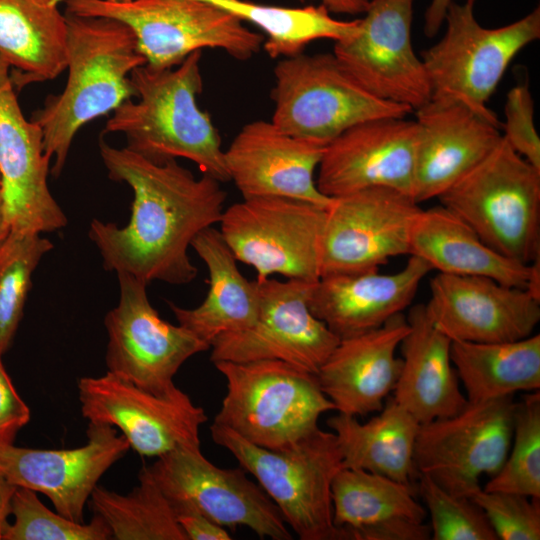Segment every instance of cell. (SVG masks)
<instances>
[{
	"instance_id": "6da1fadb",
	"label": "cell",
	"mask_w": 540,
	"mask_h": 540,
	"mask_svg": "<svg viewBox=\"0 0 540 540\" xmlns=\"http://www.w3.org/2000/svg\"><path fill=\"white\" fill-rule=\"evenodd\" d=\"M99 150L109 178L133 191L131 217L124 227L90 222L88 235L104 268L146 284L193 281L198 269L188 248L201 231L219 223L227 197L221 182L206 174L196 178L176 159L154 162L103 139Z\"/></svg>"
},
{
	"instance_id": "7a4b0ae2",
	"label": "cell",
	"mask_w": 540,
	"mask_h": 540,
	"mask_svg": "<svg viewBox=\"0 0 540 540\" xmlns=\"http://www.w3.org/2000/svg\"><path fill=\"white\" fill-rule=\"evenodd\" d=\"M64 15L67 82L31 117L42 130L45 153L53 159L50 171L56 177L79 129L136 97L130 74L146 64L125 23L110 17Z\"/></svg>"
},
{
	"instance_id": "3957f363",
	"label": "cell",
	"mask_w": 540,
	"mask_h": 540,
	"mask_svg": "<svg viewBox=\"0 0 540 540\" xmlns=\"http://www.w3.org/2000/svg\"><path fill=\"white\" fill-rule=\"evenodd\" d=\"M201 58L202 51H196L172 68L136 67L130 79L137 100L119 105L105 130L124 134L128 149L154 162L185 158L202 174L229 182L221 137L197 102L203 89Z\"/></svg>"
},
{
	"instance_id": "277c9868",
	"label": "cell",
	"mask_w": 540,
	"mask_h": 540,
	"mask_svg": "<svg viewBox=\"0 0 540 540\" xmlns=\"http://www.w3.org/2000/svg\"><path fill=\"white\" fill-rule=\"evenodd\" d=\"M212 440L252 474L300 540H340L331 488L343 468L336 435L318 427L282 449L259 447L213 422Z\"/></svg>"
},
{
	"instance_id": "5b68a950",
	"label": "cell",
	"mask_w": 540,
	"mask_h": 540,
	"mask_svg": "<svg viewBox=\"0 0 540 540\" xmlns=\"http://www.w3.org/2000/svg\"><path fill=\"white\" fill-rule=\"evenodd\" d=\"M438 199L500 254L523 264L540 257V170L503 137Z\"/></svg>"
},
{
	"instance_id": "8992f818",
	"label": "cell",
	"mask_w": 540,
	"mask_h": 540,
	"mask_svg": "<svg viewBox=\"0 0 540 540\" xmlns=\"http://www.w3.org/2000/svg\"><path fill=\"white\" fill-rule=\"evenodd\" d=\"M227 392L214 422L259 447L277 450L316 430L335 410L316 374L279 360L213 363Z\"/></svg>"
},
{
	"instance_id": "52a82bcc",
	"label": "cell",
	"mask_w": 540,
	"mask_h": 540,
	"mask_svg": "<svg viewBox=\"0 0 540 540\" xmlns=\"http://www.w3.org/2000/svg\"><path fill=\"white\" fill-rule=\"evenodd\" d=\"M65 12L125 23L146 65L155 69L175 67L205 48L246 61L265 40L238 18L203 0H66Z\"/></svg>"
},
{
	"instance_id": "ba28073f",
	"label": "cell",
	"mask_w": 540,
	"mask_h": 540,
	"mask_svg": "<svg viewBox=\"0 0 540 540\" xmlns=\"http://www.w3.org/2000/svg\"><path fill=\"white\" fill-rule=\"evenodd\" d=\"M473 4L453 1L444 17L442 38L421 53L431 98L457 101L501 126L487 102L509 64L540 38V7L507 25L488 28L476 19Z\"/></svg>"
},
{
	"instance_id": "9c48e42d",
	"label": "cell",
	"mask_w": 540,
	"mask_h": 540,
	"mask_svg": "<svg viewBox=\"0 0 540 540\" xmlns=\"http://www.w3.org/2000/svg\"><path fill=\"white\" fill-rule=\"evenodd\" d=\"M271 121L282 131L329 144L347 129L377 118H405L413 109L366 91L333 53L284 57L274 68Z\"/></svg>"
},
{
	"instance_id": "30bf717a",
	"label": "cell",
	"mask_w": 540,
	"mask_h": 540,
	"mask_svg": "<svg viewBox=\"0 0 540 540\" xmlns=\"http://www.w3.org/2000/svg\"><path fill=\"white\" fill-rule=\"evenodd\" d=\"M326 208L288 197L243 199L224 209L220 233L233 255L255 268L256 280L273 274L316 282Z\"/></svg>"
},
{
	"instance_id": "8fae6325",
	"label": "cell",
	"mask_w": 540,
	"mask_h": 540,
	"mask_svg": "<svg viewBox=\"0 0 540 540\" xmlns=\"http://www.w3.org/2000/svg\"><path fill=\"white\" fill-rule=\"evenodd\" d=\"M517 402L513 396L469 403L458 413L421 424L414 448L417 475L468 496L508 455Z\"/></svg>"
},
{
	"instance_id": "7c38bea8",
	"label": "cell",
	"mask_w": 540,
	"mask_h": 540,
	"mask_svg": "<svg viewBox=\"0 0 540 540\" xmlns=\"http://www.w3.org/2000/svg\"><path fill=\"white\" fill-rule=\"evenodd\" d=\"M120 296L105 316L107 371L157 395L174 392V376L210 345L181 325L162 319L149 301L145 282L117 273Z\"/></svg>"
},
{
	"instance_id": "4fadbf2b",
	"label": "cell",
	"mask_w": 540,
	"mask_h": 540,
	"mask_svg": "<svg viewBox=\"0 0 540 540\" xmlns=\"http://www.w3.org/2000/svg\"><path fill=\"white\" fill-rule=\"evenodd\" d=\"M256 282L259 311L255 322L214 339L210 360H279L316 374L340 339L309 309L315 282L270 277Z\"/></svg>"
},
{
	"instance_id": "5bb4252c",
	"label": "cell",
	"mask_w": 540,
	"mask_h": 540,
	"mask_svg": "<svg viewBox=\"0 0 540 540\" xmlns=\"http://www.w3.org/2000/svg\"><path fill=\"white\" fill-rule=\"evenodd\" d=\"M415 0H369L357 31L333 54L366 91L413 110L431 99L424 64L412 45Z\"/></svg>"
},
{
	"instance_id": "9a60e30c",
	"label": "cell",
	"mask_w": 540,
	"mask_h": 540,
	"mask_svg": "<svg viewBox=\"0 0 540 540\" xmlns=\"http://www.w3.org/2000/svg\"><path fill=\"white\" fill-rule=\"evenodd\" d=\"M149 469L171 502H186L226 529L244 526L260 539L293 538L279 508L245 469L216 466L200 446L178 447Z\"/></svg>"
},
{
	"instance_id": "2e32d148",
	"label": "cell",
	"mask_w": 540,
	"mask_h": 540,
	"mask_svg": "<svg viewBox=\"0 0 540 540\" xmlns=\"http://www.w3.org/2000/svg\"><path fill=\"white\" fill-rule=\"evenodd\" d=\"M421 209L411 196L384 187L333 198L326 209L320 277L378 270L392 257L409 255Z\"/></svg>"
},
{
	"instance_id": "e0dca14e",
	"label": "cell",
	"mask_w": 540,
	"mask_h": 540,
	"mask_svg": "<svg viewBox=\"0 0 540 540\" xmlns=\"http://www.w3.org/2000/svg\"><path fill=\"white\" fill-rule=\"evenodd\" d=\"M78 396L84 418L121 431L130 448L146 457L200 446V428L208 420L204 409L179 388L157 395L108 371L80 378Z\"/></svg>"
},
{
	"instance_id": "ac0fdd59",
	"label": "cell",
	"mask_w": 540,
	"mask_h": 540,
	"mask_svg": "<svg viewBox=\"0 0 540 540\" xmlns=\"http://www.w3.org/2000/svg\"><path fill=\"white\" fill-rule=\"evenodd\" d=\"M50 161L42 130L23 115L10 66L0 56V190L12 233L42 234L67 225L48 187Z\"/></svg>"
},
{
	"instance_id": "d6986e66",
	"label": "cell",
	"mask_w": 540,
	"mask_h": 540,
	"mask_svg": "<svg viewBox=\"0 0 540 540\" xmlns=\"http://www.w3.org/2000/svg\"><path fill=\"white\" fill-rule=\"evenodd\" d=\"M87 443L73 449L0 444V474L12 485L42 493L56 512L84 522V507L102 475L130 449L113 426L89 421Z\"/></svg>"
},
{
	"instance_id": "ffe728a7",
	"label": "cell",
	"mask_w": 540,
	"mask_h": 540,
	"mask_svg": "<svg viewBox=\"0 0 540 540\" xmlns=\"http://www.w3.org/2000/svg\"><path fill=\"white\" fill-rule=\"evenodd\" d=\"M417 137L415 120L405 118L352 126L326 145L316 179L319 191L335 198L384 187L412 197Z\"/></svg>"
},
{
	"instance_id": "44dd1931",
	"label": "cell",
	"mask_w": 540,
	"mask_h": 540,
	"mask_svg": "<svg viewBox=\"0 0 540 540\" xmlns=\"http://www.w3.org/2000/svg\"><path fill=\"white\" fill-rule=\"evenodd\" d=\"M433 324L452 341L509 342L533 334L540 299L488 277L439 273L425 304Z\"/></svg>"
},
{
	"instance_id": "7402d4cb",
	"label": "cell",
	"mask_w": 540,
	"mask_h": 540,
	"mask_svg": "<svg viewBox=\"0 0 540 540\" xmlns=\"http://www.w3.org/2000/svg\"><path fill=\"white\" fill-rule=\"evenodd\" d=\"M325 145L292 136L272 121L245 124L225 150L230 181L243 199L278 196L328 208L314 174Z\"/></svg>"
},
{
	"instance_id": "603a6c76",
	"label": "cell",
	"mask_w": 540,
	"mask_h": 540,
	"mask_svg": "<svg viewBox=\"0 0 540 540\" xmlns=\"http://www.w3.org/2000/svg\"><path fill=\"white\" fill-rule=\"evenodd\" d=\"M418 130L412 197L438 198L499 143L500 125L464 104L431 98L417 108Z\"/></svg>"
},
{
	"instance_id": "cb8c5ba5",
	"label": "cell",
	"mask_w": 540,
	"mask_h": 540,
	"mask_svg": "<svg viewBox=\"0 0 540 540\" xmlns=\"http://www.w3.org/2000/svg\"><path fill=\"white\" fill-rule=\"evenodd\" d=\"M409 256L406 265L392 274L368 270L320 277L310 290V311L339 339L382 326L410 305L432 270L421 258Z\"/></svg>"
},
{
	"instance_id": "d4e9b609",
	"label": "cell",
	"mask_w": 540,
	"mask_h": 540,
	"mask_svg": "<svg viewBox=\"0 0 540 540\" xmlns=\"http://www.w3.org/2000/svg\"><path fill=\"white\" fill-rule=\"evenodd\" d=\"M408 330L399 313L376 329L339 340L316 373L338 413L357 417L382 409L400 374L396 350Z\"/></svg>"
},
{
	"instance_id": "484cf974",
	"label": "cell",
	"mask_w": 540,
	"mask_h": 540,
	"mask_svg": "<svg viewBox=\"0 0 540 540\" xmlns=\"http://www.w3.org/2000/svg\"><path fill=\"white\" fill-rule=\"evenodd\" d=\"M409 255L439 273L488 277L540 299V257L523 264L500 254L441 204L421 209L411 231Z\"/></svg>"
},
{
	"instance_id": "4316f807",
	"label": "cell",
	"mask_w": 540,
	"mask_h": 540,
	"mask_svg": "<svg viewBox=\"0 0 540 540\" xmlns=\"http://www.w3.org/2000/svg\"><path fill=\"white\" fill-rule=\"evenodd\" d=\"M406 319L394 401L420 424L458 413L468 401L451 360L452 340L433 324L425 304L413 306Z\"/></svg>"
},
{
	"instance_id": "83f0119b",
	"label": "cell",
	"mask_w": 540,
	"mask_h": 540,
	"mask_svg": "<svg viewBox=\"0 0 540 540\" xmlns=\"http://www.w3.org/2000/svg\"><path fill=\"white\" fill-rule=\"evenodd\" d=\"M191 247L209 273V290L195 308L168 305L179 325L211 345L217 337L249 328L259 311L257 282L240 272L237 259L220 231L209 227L192 241Z\"/></svg>"
},
{
	"instance_id": "f1b7e54d",
	"label": "cell",
	"mask_w": 540,
	"mask_h": 540,
	"mask_svg": "<svg viewBox=\"0 0 540 540\" xmlns=\"http://www.w3.org/2000/svg\"><path fill=\"white\" fill-rule=\"evenodd\" d=\"M66 19L58 0H0V56L13 86L56 78L66 69Z\"/></svg>"
},
{
	"instance_id": "f546056e",
	"label": "cell",
	"mask_w": 540,
	"mask_h": 540,
	"mask_svg": "<svg viewBox=\"0 0 540 540\" xmlns=\"http://www.w3.org/2000/svg\"><path fill=\"white\" fill-rule=\"evenodd\" d=\"M365 423L338 413L327 420L336 435L343 468L360 469L413 485L415 442L420 423L394 399Z\"/></svg>"
},
{
	"instance_id": "4dcf8cb0",
	"label": "cell",
	"mask_w": 540,
	"mask_h": 540,
	"mask_svg": "<svg viewBox=\"0 0 540 540\" xmlns=\"http://www.w3.org/2000/svg\"><path fill=\"white\" fill-rule=\"evenodd\" d=\"M451 360L469 403L540 388V335L494 343L451 342Z\"/></svg>"
},
{
	"instance_id": "1f68e13d",
	"label": "cell",
	"mask_w": 540,
	"mask_h": 540,
	"mask_svg": "<svg viewBox=\"0 0 540 540\" xmlns=\"http://www.w3.org/2000/svg\"><path fill=\"white\" fill-rule=\"evenodd\" d=\"M263 31V49L269 57L303 53L318 39L335 41L357 31L359 19L338 20L323 6L283 7L249 0H203Z\"/></svg>"
},
{
	"instance_id": "d6a6232c",
	"label": "cell",
	"mask_w": 540,
	"mask_h": 540,
	"mask_svg": "<svg viewBox=\"0 0 540 540\" xmlns=\"http://www.w3.org/2000/svg\"><path fill=\"white\" fill-rule=\"evenodd\" d=\"M333 521L340 540L351 531L392 519L424 522L426 509L416 501L414 487L360 469L342 468L332 488Z\"/></svg>"
},
{
	"instance_id": "836d02e7",
	"label": "cell",
	"mask_w": 540,
	"mask_h": 540,
	"mask_svg": "<svg viewBox=\"0 0 540 540\" xmlns=\"http://www.w3.org/2000/svg\"><path fill=\"white\" fill-rule=\"evenodd\" d=\"M138 485L122 495L97 485L89 500L94 514L108 525L116 540H188L171 501L143 466Z\"/></svg>"
},
{
	"instance_id": "e575fe53",
	"label": "cell",
	"mask_w": 540,
	"mask_h": 540,
	"mask_svg": "<svg viewBox=\"0 0 540 540\" xmlns=\"http://www.w3.org/2000/svg\"><path fill=\"white\" fill-rule=\"evenodd\" d=\"M483 489L540 498L539 390L527 392L517 402L508 455Z\"/></svg>"
},
{
	"instance_id": "d590c367",
	"label": "cell",
	"mask_w": 540,
	"mask_h": 540,
	"mask_svg": "<svg viewBox=\"0 0 540 540\" xmlns=\"http://www.w3.org/2000/svg\"><path fill=\"white\" fill-rule=\"evenodd\" d=\"M53 243L41 234L12 233L0 254V359L21 321L31 277Z\"/></svg>"
},
{
	"instance_id": "8d00e7d4",
	"label": "cell",
	"mask_w": 540,
	"mask_h": 540,
	"mask_svg": "<svg viewBox=\"0 0 540 540\" xmlns=\"http://www.w3.org/2000/svg\"><path fill=\"white\" fill-rule=\"evenodd\" d=\"M14 522L6 526L2 540H107L106 522L94 514L89 523L70 520L47 508L36 492L16 487L11 499Z\"/></svg>"
},
{
	"instance_id": "74e56055",
	"label": "cell",
	"mask_w": 540,
	"mask_h": 540,
	"mask_svg": "<svg viewBox=\"0 0 540 540\" xmlns=\"http://www.w3.org/2000/svg\"><path fill=\"white\" fill-rule=\"evenodd\" d=\"M418 491L431 519L433 540H498L482 509L468 496L448 492L418 476Z\"/></svg>"
},
{
	"instance_id": "f35d334b",
	"label": "cell",
	"mask_w": 540,
	"mask_h": 540,
	"mask_svg": "<svg viewBox=\"0 0 540 540\" xmlns=\"http://www.w3.org/2000/svg\"><path fill=\"white\" fill-rule=\"evenodd\" d=\"M469 497L482 509L498 540L540 539V498L482 487Z\"/></svg>"
},
{
	"instance_id": "ab89813d",
	"label": "cell",
	"mask_w": 540,
	"mask_h": 540,
	"mask_svg": "<svg viewBox=\"0 0 540 540\" xmlns=\"http://www.w3.org/2000/svg\"><path fill=\"white\" fill-rule=\"evenodd\" d=\"M502 137L511 148L540 170V138L534 122V101L526 83L512 87L504 105Z\"/></svg>"
},
{
	"instance_id": "60d3db41",
	"label": "cell",
	"mask_w": 540,
	"mask_h": 540,
	"mask_svg": "<svg viewBox=\"0 0 540 540\" xmlns=\"http://www.w3.org/2000/svg\"><path fill=\"white\" fill-rule=\"evenodd\" d=\"M30 417L29 407L17 393L0 359V444H13Z\"/></svg>"
},
{
	"instance_id": "b9f144b4",
	"label": "cell",
	"mask_w": 540,
	"mask_h": 540,
	"mask_svg": "<svg viewBox=\"0 0 540 540\" xmlns=\"http://www.w3.org/2000/svg\"><path fill=\"white\" fill-rule=\"evenodd\" d=\"M431 528L424 522L392 519L351 531L347 540H428Z\"/></svg>"
},
{
	"instance_id": "7bdbcfd3",
	"label": "cell",
	"mask_w": 540,
	"mask_h": 540,
	"mask_svg": "<svg viewBox=\"0 0 540 540\" xmlns=\"http://www.w3.org/2000/svg\"><path fill=\"white\" fill-rule=\"evenodd\" d=\"M176 520L188 540H230L228 530L186 502H171Z\"/></svg>"
},
{
	"instance_id": "ee69618b",
	"label": "cell",
	"mask_w": 540,
	"mask_h": 540,
	"mask_svg": "<svg viewBox=\"0 0 540 540\" xmlns=\"http://www.w3.org/2000/svg\"><path fill=\"white\" fill-rule=\"evenodd\" d=\"M455 0H431L424 14L423 31L428 38L434 37L444 24L448 6ZM473 4L475 0H466Z\"/></svg>"
},
{
	"instance_id": "f6af8a7d",
	"label": "cell",
	"mask_w": 540,
	"mask_h": 540,
	"mask_svg": "<svg viewBox=\"0 0 540 540\" xmlns=\"http://www.w3.org/2000/svg\"><path fill=\"white\" fill-rule=\"evenodd\" d=\"M305 1V0H300ZM330 13L357 15L363 14L369 0H319Z\"/></svg>"
},
{
	"instance_id": "bcb514c9",
	"label": "cell",
	"mask_w": 540,
	"mask_h": 540,
	"mask_svg": "<svg viewBox=\"0 0 540 540\" xmlns=\"http://www.w3.org/2000/svg\"><path fill=\"white\" fill-rule=\"evenodd\" d=\"M16 486L9 483L0 474V540L3 532L8 525V516L11 514V499Z\"/></svg>"
},
{
	"instance_id": "7dc6e473",
	"label": "cell",
	"mask_w": 540,
	"mask_h": 540,
	"mask_svg": "<svg viewBox=\"0 0 540 540\" xmlns=\"http://www.w3.org/2000/svg\"><path fill=\"white\" fill-rule=\"evenodd\" d=\"M10 234H11V230L5 219L1 190H0V254Z\"/></svg>"
},
{
	"instance_id": "c3c4849f",
	"label": "cell",
	"mask_w": 540,
	"mask_h": 540,
	"mask_svg": "<svg viewBox=\"0 0 540 540\" xmlns=\"http://www.w3.org/2000/svg\"><path fill=\"white\" fill-rule=\"evenodd\" d=\"M0 185H1V183H0Z\"/></svg>"
},
{
	"instance_id": "681fc988",
	"label": "cell",
	"mask_w": 540,
	"mask_h": 540,
	"mask_svg": "<svg viewBox=\"0 0 540 540\" xmlns=\"http://www.w3.org/2000/svg\"><path fill=\"white\" fill-rule=\"evenodd\" d=\"M59 1V0H58Z\"/></svg>"
}]
</instances>
